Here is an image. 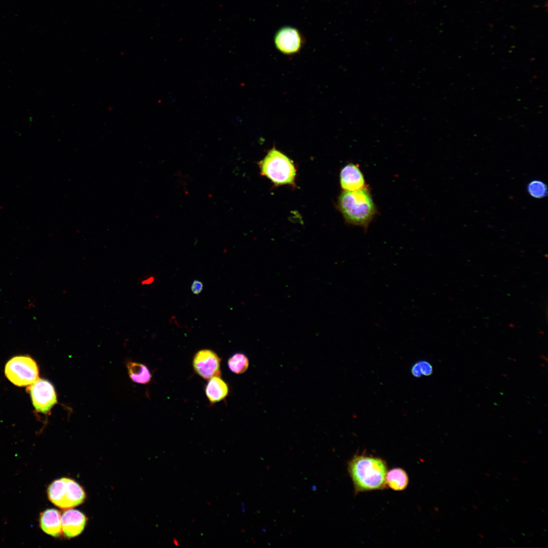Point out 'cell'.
<instances>
[{
  "label": "cell",
  "instance_id": "6da1fadb",
  "mask_svg": "<svg viewBox=\"0 0 548 548\" xmlns=\"http://www.w3.org/2000/svg\"><path fill=\"white\" fill-rule=\"evenodd\" d=\"M348 471L356 493L383 490L387 487L388 468L382 458L356 455L348 463Z\"/></svg>",
  "mask_w": 548,
  "mask_h": 548
},
{
  "label": "cell",
  "instance_id": "7a4b0ae2",
  "mask_svg": "<svg viewBox=\"0 0 548 548\" xmlns=\"http://www.w3.org/2000/svg\"><path fill=\"white\" fill-rule=\"evenodd\" d=\"M337 207L347 223L367 228L377 213L368 187L354 191H343Z\"/></svg>",
  "mask_w": 548,
  "mask_h": 548
},
{
  "label": "cell",
  "instance_id": "3957f363",
  "mask_svg": "<svg viewBox=\"0 0 548 548\" xmlns=\"http://www.w3.org/2000/svg\"><path fill=\"white\" fill-rule=\"evenodd\" d=\"M258 165L261 175L276 186L295 184L296 169L292 160L275 147L268 151Z\"/></svg>",
  "mask_w": 548,
  "mask_h": 548
},
{
  "label": "cell",
  "instance_id": "277c9868",
  "mask_svg": "<svg viewBox=\"0 0 548 548\" xmlns=\"http://www.w3.org/2000/svg\"><path fill=\"white\" fill-rule=\"evenodd\" d=\"M47 492L49 500L56 506L64 509L80 505L86 496L84 488L68 477L54 480L49 485Z\"/></svg>",
  "mask_w": 548,
  "mask_h": 548
},
{
  "label": "cell",
  "instance_id": "5b68a950",
  "mask_svg": "<svg viewBox=\"0 0 548 548\" xmlns=\"http://www.w3.org/2000/svg\"><path fill=\"white\" fill-rule=\"evenodd\" d=\"M5 375L13 384L29 386L39 379V368L35 361L28 356H18L7 363Z\"/></svg>",
  "mask_w": 548,
  "mask_h": 548
},
{
  "label": "cell",
  "instance_id": "8992f818",
  "mask_svg": "<svg viewBox=\"0 0 548 548\" xmlns=\"http://www.w3.org/2000/svg\"><path fill=\"white\" fill-rule=\"evenodd\" d=\"M36 410L48 414L57 402V395L53 385L48 381L38 379L27 387Z\"/></svg>",
  "mask_w": 548,
  "mask_h": 548
},
{
  "label": "cell",
  "instance_id": "52a82bcc",
  "mask_svg": "<svg viewBox=\"0 0 548 548\" xmlns=\"http://www.w3.org/2000/svg\"><path fill=\"white\" fill-rule=\"evenodd\" d=\"M221 359L212 350L203 349L194 355L192 365L194 371L204 379L220 376Z\"/></svg>",
  "mask_w": 548,
  "mask_h": 548
},
{
  "label": "cell",
  "instance_id": "ba28073f",
  "mask_svg": "<svg viewBox=\"0 0 548 548\" xmlns=\"http://www.w3.org/2000/svg\"><path fill=\"white\" fill-rule=\"evenodd\" d=\"M274 42L276 48L281 53L288 55L298 53L303 44L299 31L290 26L280 29L276 33Z\"/></svg>",
  "mask_w": 548,
  "mask_h": 548
},
{
  "label": "cell",
  "instance_id": "9c48e42d",
  "mask_svg": "<svg viewBox=\"0 0 548 548\" xmlns=\"http://www.w3.org/2000/svg\"><path fill=\"white\" fill-rule=\"evenodd\" d=\"M87 522V518L82 512L66 509L61 515L62 534L68 538L79 536L84 531Z\"/></svg>",
  "mask_w": 548,
  "mask_h": 548
},
{
  "label": "cell",
  "instance_id": "30bf717a",
  "mask_svg": "<svg viewBox=\"0 0 548 548\" xmlns=\"http://www.w3.org/2000/svg\"><path fill=\"white\" fill-rule=\"evenodd\" d=\"M339 180L343 191H354L367 187L364 177L359 167L352 163L342 167L340 173Z\"/></svg>",
  "mask_w": 548,
  "mask_h": 548
},
{
  "label": "cell",
  "instance_id": "8fae6325",
  "mask_svg": "<svg viewBox=\"0 0 548 548\" xmlns=\"http://www.w3.org/2000/svg\"><path fill=\"white\" fill-rule=\"evenodd\" d=\"M40 525L45 533L54 537L62 534L61 514L55 508H48L41 513Z\"/></svg>",
  "mask_w": 548,
  "mask_h": 548
},
{
  "label": "cell",
  "instance_id": "7c38bea8",
  "mask_svg": "<svg viewBox=\"0 0 548 548\" xmlns=\"http://www.w3.org/2000/svg\"><path fill=\"white\" fill-rule=\"evenodd\" d=\"M205 392L209 401L215 403L223 400L229 392L228 385L220 376L210 379L206 385Z\"/></svg>",
  "mask_w": 548,
  "mask_h": 548
},
{
  "label": "cell",
  "instance_id": "4fadbf2b",
  "mask_svg": "<svg viewBox=\"0 0 548 548\" xmlns=\"http://www.w3.org/2000/svg\"><path fill=\"white\" fill-rule=\"evenodd\" d=\"M409 478L406 471L401 468H394L387 471L386 486L396 491L404 490L408 486Z\"/></svg>",
  "mask_w": 548,
  "mask_h": 548
},
{
  "label": "cell",
  "instance_id": "5bb4252c",
  "mask_svg": "<svg viewBox=\"0 0 548 548\" xmlns=\"http://www.w3.org/2000/svg\"><path fill=\"white\" fill-rule=\"evenodd\" d=\"M127 368L129 377L133 382L141 384H146L150 382L151 374L145 365L129 362L127 364Z\"/></svg>",
  "mask_w": 548,
  "mask_h": 548
},
{
  "label": "cell",
  "instance_id": "9a60e30c",
  "mask_svg": "<svg viewBox=\"0 0 548 548\" xmlns=\"http://www.w3.org/2000/svg\"><path fill=\"white\" fill-rule=\"evenodd\" d=\"M249 365L247 356L241 352L233 354L228 360V366L230 371L235 374L245 372Z\"/></svg>",
  "mask_w": 548,
  "mask_h": 548
},
{
  "label": "cell",
  "instance_id": "2e32d148",
  "mask_svg": "<svg viewBox=\"0 0 548 548\" xmlns=\"http://www.w3.org/2000/svg\"><path fill=\"white\" fill-rule=\"evenodd\" d=\"M410 372L416 378H420L422 375L429 376L433 372V367L428 361H419L413 365Z\"/></svg>",
  "mask_w": 548,
  "mask_h": 548
},
{
  "label": "cell",
  "instance_id": "e0dca14e",
  "mask_svg": "<svg viewBox=\"0 0 548 548\" xmlns=\"http://www.w3.org/2000/svg\"><path fill=\"white\" fill-rule=\"evenodd\" d=\"M527 190L531 196L536 198H543L547 194L546 186L539 180H534L529 183Z\"/></svg>",
  "mask_w": 548,
  "mask_h": 548
},
{
  "label": "cell",
  "instance_id": "ac0fdd59",
  "mask_svg": "<svg viewBox=\"0 0 548 548\" xmlns=\"http://www.w3.org/2000/svg\"><path fill=\"white\" fill-rule=\"evenodd\" d=\"M203 288V283L200 280L195 279L192 282L191 290L194 294L198 295L200 294L202 292Z\"/></svg>",
  "mask_w": 548,
  "mask_h": 548
}]
</instances>
